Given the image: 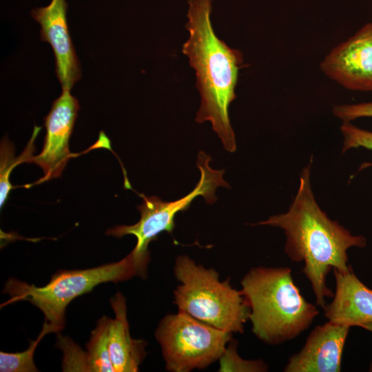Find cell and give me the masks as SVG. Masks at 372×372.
Listing matches in <instances>:
<instances>
[{
    "label": "cell",
    "mask_w": 372,
    "mask_h": 372,
    "mask_svg": "<svg viewBox=\"0 0 372 372\" xmlns=\"http://www.w3.org/2000/svg\"><path fill=\"white\" fill-rule=\"evenodd\" d=\"M311 160L302 170L297 193L288 211L256 225L284 230L286 254L293 261L304 262L302 271L311 283L316 304L324 308L326 298L333 296L326 284L327 274L331 269H350L348 249L365 247L366 240L352 235L321 209L311 187Z\"/></svg>",
    "instance_id": "obj_1"
},
{
    "label": "cell",
    "mask_w": 372,
    "mask_h": 372,
    "mask_svg": "<svg viewBox=\"0 0 372 372\" xmlns=\"http://www.w3.org/2000/svg\"><path fill=\"white\" fill-rule=\"evenodd\" d=\"M212 1L188 0L185 28L189 38L182 52L196 72V85L201 99L196 121H209L225 150L233 153L236 142L229 108L236 98L235 89L243 59L239 50L228 46L216 34L211 21Z\"/></svg>",
    "instance_id": "obj_2"
},
{
    "label": "cell",
    "mask_w": 372,
    "mask_h": 372,
    "mask_svg": "<svg viewBox=\"0 0 372 372\" xmlns=\"http://www.w3.org/2000/svg\"><path fill=\"white\" fill-rule=\"evenodd\" d=\"M240 291L249 309L252 331L262 342L278 344L307 329L318 316L295 285L288 267L251 269Z\"/></svg>",
    "instance_id": "obj_3"
},
{
    "label": "cell",
    "mask_w": 372,
    "mask_h": 372,
    "mask_svg": "<svg viewBox=\"0 0 372 372\" xmlns=\"http://www.w3.org/2000/svg\"><path fill=\"white\" fill-rule=\"evenodd\" d=\"M149 261V256L138 255L132 251L116 262L86 269L59 271L43 287L12 278L3 290L10 298L3 305L28 301L43 312L44 323L58 332L64 327L65 311L72 300L101 283L125 281L134 276L145 278Z\"/></svg>",
    "instance_id": "obj_4"
},
{
    "label": "cell",
    "mask_w": 372,
    "mask_h": 372,
    "mask_svg": "<svg viewBox=\"0 0 372 372\" xmlns=\"http://www.w3.org/2000/svg\"><path fill=\"white\" fill-rule=\"evenodd\" d=\"M174 272L180 282L174 291L179 311L220 330L243 332L250 309L229 280L220 281L214 269L196 265L187 256L176 258Z\"/></svg>",
    "instance_id": "obj_5"
},
{
    "label": "cell",
    "mask_w": 372,
    "mask_h": 372,
    "mask_svg": "<svg viewBox=\"0 0 372 372\" xmlns=\"http://www.w3.org/2000/svg\"><path fill=\"white\" fill-rule=\"evenodd\" d=\"M232 333L201 322L186 312L166 316L156 331L166 369L172 372L203 369L218 360Z\"/></svg>",
    "instance_id": "obj_6"
},
{
    "label": "cell",
    "mask_w": 372,
    "mask_h": 372,
    "mask_svg": "<svg viewBox=\"0 0 372 372\" xmlns=\"http://www.w3.org/2000/svg\"><path fill=\"white\" fill-rule=\"evenodd\" d=\"M211 157L204 152H200L197 157V167L200 176L194 189L186 196L174 201H165L156 196H139L143 203L137 207L141 218L132 225H117L106 231L108 236L121 238L126 235H133L136 238V244L133 249L139 255H149L148 245L156 240L163 231L172 233L175 227V216L180 211L187 210L192 201L198 196L204 198L208 204L214 203L217 198L216 188H229L224 180V169H214L209 165Z\"/></svg>",
    "instance_id": "obj_7"
},
{
    "label": "cell",
    "mask_w": 372,
    "mask_h": 372,
    "mask_svg": "<svg viewBox=\"0 0 372 372\" xmlns=\"http://www.w3.org/2000/svg\"><path fill=\"white\" fill-rule=\"evenodd\" d=\"M79 108L78 100L69 90H62L52 103L44 118L46 134L43 149L32 161L43 169L44 175L31 185L60 177L69 160L75 156L70 151L69 141Z\"/></svg>",
    "instance_id": "obj_8"
},
{
    "label": "cell",
    "mask_w": 372,
    "mask_h": 372,
    "mask_svg": "<svg viewBox=\"0 0 372 372\" xmlns=\"http://www.w3.org/2000/svg\"><path fill=\"white\" fill-rule=\"evenodd\" d=\"M323 73L344 87L372 91V23L333 48L320 63Z\"/></svg>",
    "instance_id": "obj_9"
},
{
    "label": "cell",
    "mask_w": 372,
    "mask_h": 372,
    "mask_svg": "<svg viewBox=\"0 0 372 372\" xmlns=\"http://www.w3.org/2000/svg\"><path fill=\"white\" fill-rule=\"evenodd\" d=\"M67 8L65 0H51L47 6L32 10L31 15L40 24L41 39L53 50L62 90H70L81 79V72L68 29Z\"/></svg>",
    "instance_id": "obj_10"
},
{
    "label": "cell",
    "mask_w": 372,
    "mask_h": 372,
    "mask_svg": "<svg viewBox=\"0 0 372 372\" xmlns=\"http://www.w3.org/2000/svg\"><path fill=\"white\" fill-rule=\"evenodd\" d=\"M350 327L331 321L311 332L302 349L292 355L286 372H338Z\"/></svg>",
    "instance_id": "obj_11"
},
{
    "label": "cell",
    "mask_w": 372,
    "mask_h": 372,
    "mask_svg": "<svg viewBox=\"0 0 372 372\" xmlns=\"http://www.w3.org/2000/svg\"><path fill=\"white\" fill-rule=\"evenodd\" d=\"M335 293L323 308L332 322L348 327L372 322V289L364 285L351 268L346 271L333 269Z\"/></svg>",
    "instance_id": "obj_12"
},
{
    "label": "cell",
    "mask_w": 372,
    "mask_h": 372,
    "mask_svg": "<svg viewBox=\"0 0 372 372\" xmlns=\"http://www.w3.org/2000/svg\"><path fill=\"white\" fill-rule=\"evenodd\" d=\"M115 318L110 320L109 352L114 372H135L145 356L146 342L133 339L127 319L125 298L117 293L110 300Z\"/></svg>",
    "instance_id": "obj_13"
},
{
    "label": "cell",
    "mask_w": 372,
    "mask_h": 372,
    "mask_svg": "<svg viewBox=\"0 0 372 372\" xmlns=\"http://www.w3.org/2000/svg\"><path fill=\"white\" fill-rule=\"evenodd\" d=\"M41 127L34 126L32 137L24 151L19 156H14V147L7 138L1 143V168H0V206L2 207L8 198L10 189L13 188L9 180L12 170L23 163H32L33 153L35 150L34 140Z\"/></svg>",
    "instance_id": "obj_14"
},
{
    "label": "cell",
    "mask_w": 372,
    "mask_h": 372,
    "mask_svg": "<svg viewBox=\"0 0 372 372\" xmlns=\"http://www.w3.org/2000/svg\"><path fill=\"white\" fill-rule=\"evenodd\" d=\"M110 318L103 316L92 331L87 344L86 362L87 371H113L108 344V327Z\"/></svg>",
    "instance_id": "obj_15"
},
{
    "label": "cell",
    "mask_w": 372,
    "mask_h": 372,
    "mask_svg": "<svg viewBox=\"0 0 372 372\" xmlns=\"http://www.w3.org/2000/svg\"><path fill=\"white\" fill-rule=\"evenodd\" d=\"M54 332L53 328L43 324L41 331L35 340L30 342L28 348L20 353L0 352V371L1 372H35L33 355L41 339L48 333Z\"/></svg>",
    "instance_id": "obj_16"
},
{
    "label": "cell",
    "mask_w": 372,
    "mask_h": 372,
    "mask_svg": "<svg viewBox=\"0 0 372 372\" xmlns=\"http://www.w3.org/2000/svg\"><path fill=\"white\" fill-rule=\"evenodd\" d=\"M219 371L260 372L267 371V366L261 360H247L240 358L236 350V342H231L219 358Z\"/></svg>",
    "instance_id": "obj_17"
},
{
    "label": "cell",
    "mask_w": 372,
    "mask_h": 372,
    "mask_svg": "<svg viewBox=\"0 0 372 372\" xmlns=\"http://www.w3.org/2000/svg\"><path fill=\"white\" fill-rule=\"evenodd\" d=\"M340 131L344 139L342 153L359 147L372 150V132L359 128L351 122H343Z\"/></svg>",
    "instance_id": "obj_18"
},
{
    "label": "cell",
    "mask_w": 372,
    "mask_h": 372,
    "mask_svg": "<svg viewBox=\"0 0 372 372\" xmlns=\"http://www.w3.org/2000/svg\"><path fill=\"white\" fill-rule=\"evenodd\" d=\"M333 114L343 122H351L362 117H372V102L335 105Z\"/></svg>",
    "instance_id": "obj_19"
},
{
    "label": "cell",
    "mask_w": 372,
    "mask_h": 372,
    "mask_svg": "<svg viewBox=\"0 0 372 372\" xmlns=\"http://www.w3.org/2000/svg\"><path fill=\"white\" fill-rule=\"evenodd\" d=\"M360 327L365 329L372 333V322L365 323L361 325Z\"/></svg>",
    "instance_id": "obj_20"
}]
</instances>
